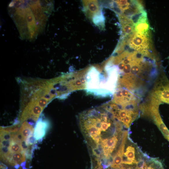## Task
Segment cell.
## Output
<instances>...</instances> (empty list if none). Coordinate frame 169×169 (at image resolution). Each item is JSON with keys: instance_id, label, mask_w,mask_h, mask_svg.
Returning a JSON list of instances; mask_svg holds the SVG:
<instances>
[{"instance_id": "cell-1", "label": "cell", "mask_w": 169, "mask_h": 169, "mask_svg": "<svg viewBox=\"0 0 169 169\" xmlns=\"http://www.w3.org/2000/svg\"><path fill=\"white\" fill-rule=\"evenodd\" d=\"M8 7L21 39L33 40L44 31L53 4L51 1H14Z\"/></svg>"}, {"instance_id": "cell-2", "label": "cell", "mask_w": 169, "mask_h": 169, "mask_svg": "<svg viewBox=\"0 0 169 169\" xmlns=\"http://www.w3.org/2000/svg\"><path fill=\"white\" fill-rule=\"evenodd\" d=\"M84 89L87 93L98 97L112 96L117 89L116 84L106 73L96 68L90 69L85 75Z\"/></svg>"}, {"instance_id": "cell-3", "label": "cell", "mask_w": 169, "mask_h": 169, "mask_svg": "<svg viewBox=\"0 0 169 169\" xmlns=\"http://www.w3.org/2000/svg\"><path fill=\"white\" fill-rule=\"evenodd\" d=\"M103 106L126 128H129L132 122L139 116V106H122L110 101Z\"/></svg>"}, {"instance_id": "cell-4", "label": "cell", "mask_w": 169, "mask_h": 169, "mask_svg": "<svg viewBox=\"0 0 169 169\" xmlns=\"http://www.w3.org/2000/svg\"><path fill=\"white\" fill-rule=\"evenodd\" d=\"M141 98L132 92L122 87L117 88L111 102L122 106L139 105Z\"/></svg>"}, {"instance_id": "cell-5", "label": "cell", "mask_w": 169, "mask_h": 169, "mask_svg": "<svg viewBox=\"0 0 169 169\" xmlns=\"http://www.w3.org/2000/svg\"><path fill=\"white\" fill-rule=\"evenodd\" d=\"M160 104L158 102L152 100L146 109V112L152 118L164 137L169 142V131L164 124L159 112Z\"/></svg>"}, {"instance_id": "cell-6", "label": "cell", "mask_w": 169, "mask_h": 169, "mask_svg": "<svg viewBox=\"0 0 169 169\" xmlns=\"http://www.w3.org/2000/svg\"><path fill=\"white\" fill-rule=\"evenodd\" d=\"M151 98L169 104V81L165 77L157 82L151 92Z\"/></svg>"}, {"instance_id": "cell-7", "label": "cell", "mask_w": 169, "mask_h": 169, "mask_svg": "<svg viewBox=\"0 0 169 169\" xmlns=\"http://www.w3.org/2000/svg\"><path fill=\"white\" fill-rule=\"evenodd\" d=\"M129 47L144 55L150 56L148 51L150 41L148 36L135 33L129 40Z\"/></svg>"}, {"instance_id": "cell-8", "label": "cell", "mask_w": 169, "mask_h": 169, "mask_svg": "<svg viewBox=\"0 0 169 169\" xmlns=\"http://www.w3.org/2000/svg\"><path fill=\"white\" fill-rule=\"evenodd\" d=\"M128 133L127 131L124 132L120 148L113 157L112 162L111 164V166L114 169H121L123 167L122 164L123 159L125 145L128 135Z\"/></svg>"}, {"instance_id": "cell-9", "label": "cell", "mask_w": 169, "mask_h": 169, "mask_svg": "<svg viewBox=\"0 0 169 169\" xmlns=\"http://www.w3.org/2000/svg\"><path fill=\"white\" fill-rule=\"evenodd\" d=\"M118 139L116 135L113 136L109 139L101 140L102 145L103 153L106 158L109 159L116 146Z\"/></svg>"}, {"instance_id": "cell-10", "label": "cell", "mask_w": 169, "mask_h": 169, "mask_svg": "<svg viewBox=\"0 0 169 169\" xmlns=\"http://www.w3.org/2000/svg\"><path fill=\"white\" fill-rule=\"evenodd\" d=\"M48 128V123L47 121L41 119L38 120L34 129L33 135L34 140H39L44 137Z\"/></svg>"}, {"instance_id": "cell-11", "label": "cell", "mask_w": 169, "mask_h": 169, "mask_svg": "<svg viewBox=\"0 0 169 169\" xmlns=\"http://www.w3.org/2000/svg\"><path fill=\"white\" fill-rule=\"evenodd\" d=\"M83 120L84 126L90 136L95 142L98 143L101 139L100 135L101 133V129L90 123L84 120Z\"/></svg>"}, {"instance_id": "cell-12", "label": "cell", "mask_w": 169, "mask_h": 169, "mask_svg": "<svg viewBox=\"0 0 169 169\" xmlns=\"http://www.w3.org/2000/svg\"><path fill=\"white\" fill-rule=\"evenodd\" d=\"M135 147L132 145L128 146L124 152L122 164L129 165L136 164L137 161L135 159Z\"/></svg>"}, {"instance_id": "cell-13", "label": "cell", "mask_w": 169, "mask_h": 169, "mask_svg": "<svg viewBox=\"0 0 169 169\" xmlns=\"http://www.w3.org/2000/svg\"><path fill=\"white\" fill-rule=\"evenodd\" d=\"M34 129L27 122H24L22 124L18 132L23 141H25L30 136L33 135Z\"/></svg>"}, {"instance_id": "cell-14", "label": "cell", "mask_w": 169, "mask_h": 169, "mask_svg": "<svg viewBox=\"0 0 169 169\" xmlns=\"http://www.w3.org/2000/svg\"><path fill=\"white\" fill-rule=\"evenodd\" d=\"M135 33L148 36L149 25L147 18L138 22L134 25Z\"/></svg>"}, {"instance_id": "cell-15", "label": "cell", "mask_w": 169, "mask_h": 169, "mask_svg": "<svg viewBox=\"0 0 169 169\" xmlns=\"http://www.w3.org/2000/svg\"><path fill=\"white\" fill-rule=\"evenodd\" d=\"M98 165L97 167L95 168V169H103L101 165L100 164H98Z\"/></svg>"}]
</instances>
